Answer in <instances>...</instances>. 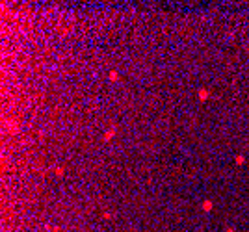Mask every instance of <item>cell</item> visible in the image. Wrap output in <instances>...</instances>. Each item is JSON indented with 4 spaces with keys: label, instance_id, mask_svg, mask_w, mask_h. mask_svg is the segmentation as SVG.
Returning <instances> with one entry per match:
<instances>
[{
    "label": "cell",
    "instance_id": "obj_1",
    "mask_svg": "<svg viewBox=\"0 0 249 232\" xmlns=\"http://www.w3.org/2000/svg\"><path fill=\"white\" fill-rule=\"evenodd\" d=\"M115 134H117V126H115V124H112L106 132L102 134V139H104V141H112V139L115 138Z\"/></svg>",
    "mask_w": 249,
    "mask_h": 232
},
{
    "label": "cell",
    "instance_id": "obj_2",
    "mask_svg": "<svg viewBox=\"0 0 249 232\" xmlns=\"http://www.w3.org/2000/svg\"><path fill=\"white\" fill-rule=\"evenodd\" d=\"M4 123H6V128H7L9 132L15 134V132L19 130V121H17V119H6Z\"/></svg>",
    "mask_w": 249,
    "mask_h": 232
},
{
    "label": "cell",
    "instance_id": "obj_3",
    "mask_svg": "<svg viewBox=\"0 0 249 232\" xmlns=\"http://www.w3.org/2000/svg\"><path fill=\"white\" fill-rule=\"evenodd\" d=\"M201 208H203V212H205V214H210V212L214 210V201H212V199H205V201H203V204H201Z\"/></svg>",
    "mask_w": 249,
    "mask_h": 232
},
{
    "label": "cell",
    "instance_id": "obj_4",
    "mask_svg": "<svg viewBox=\"0 0 249 232\" xmlns=\"http://www.w3.org/2000/svg\"><path fill=\"white\" fill-rule=\"evenodd\" d=\"M208 97H210V89H207V87H201V89L197 91V99H199L201 102L208 100Z\"/></svg>",
    "mask_w": 249,
    "mask_h": 232
},
{
    "label": "cell",
    "instance_id": "obj_5",
    "mask_svg": "<svg viewBox=\"0 0 249 232\" xmlns=\"http://www.w3.org/2000/svg\"><path fill=\"white\" fill-rule=\"evenodd\" d=\"M234 163H236L238 167H240V165H244V163H246V156H244V154H236V156H234Z\"/></svg>",
    "mask_w": 249,
    "mask_h": 232
},
{
    "label": "cell",
    "instance_id": "obj_6",
    "mask_svg": "<svg viewBox=\"0 0 249 232\" xmlns=\"http://www.w3.org/2000/svg\"><path fill=\"white\" fill-rule=\"evenodd\" d=\"M52 171H54L56 176H63V175H65V169H63V167H54Z\"/></svg>",
    "mask_w": 249,
    "mask_h": 232
},
{
    "label": "cell",
    "instance_id": "obj_7",
    "mask_svg": "<svg viewBox=\"0 0 249 232\" xmlns=\"http://www.w3.org/2000/svg\"><path fill=\"white\" fill-rule=\"evenodd\" d=\"M108 78H110L112 82H117V80H119V73H117V71H110Z\"/></svg>",
    "mask_w": 249,
    "mask_h": 232
},
{
    "label": "cell",
    "instance_id": "obj_8",
    "mask_svg": "<svg viewBox=\"0 0 249 232\" xmlns=\"http://www.w3.org/2000/svg\"><path fill=\"white\" fill-rule=\"evenodd\" d=\"M102 217H104V219H112L113 215H112V212H104V214H102Z\"/></svg>",
    "mask_w": 249,
    "mask_h": 232
},
{
    "label": "cell",
    "instance_id": "obj_9",
    "mask_svg": "<svg viewBox=\"0 0 249 232\" xmlns=\"http://www.w3.org/2000/svg\"><path fill=\"white\" fill-rule=\"evenodd\" d=\"M225 232H236V229H234V227H227V229H225Z\"/></svg>",
    "mask_w": 249,
    "mask_h": 232
}]
</instances>
